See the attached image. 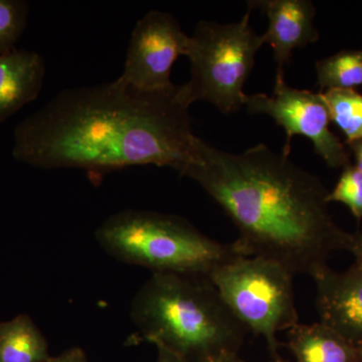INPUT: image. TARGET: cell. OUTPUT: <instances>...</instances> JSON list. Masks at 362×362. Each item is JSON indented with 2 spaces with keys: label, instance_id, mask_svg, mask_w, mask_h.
I'll list each match as a JSON object with an SVG mask.
<instances>
[{
  "label": "cell",
  "instance_id": "obj_22",
  "mask_svg": "<svg viewBox=\"0 0 362 362\" xmlns=\"http://www.w3.org/2000/svg\"><path fill=\"white\" fill-rule=\"evenodd\" d=\"M207 362H247L240 358L238 354H228V356H223L218 357V358L211 359Z\"/></svg>",
  "mask_w": 362,
  "mask_h": 362
},
{
  "label": "cell",
  "instance_id": "obj_10",
  "mask_svg": "<svg viewBox=\"0 0 362 362\" xmlns=\"http://www.w3.org/2000/svg\"><path fill=\"white\" fill-rule=\"evenodd\" d=\"M247 6L252 11L259 9L268 18V30L262 39L273 49L276 76H284V66L294 49L314 44L320 37L314 25L315 7L309 0H259L247 2Z\"/></svg>",
  "mask_w": 362,
  "mask_h": 362
},
{
  "label": "cell",
  "instance_id": "obj_17",
  "mask_svg": "<svg viewBox=\"0 0 362 362\" xmlns=\"http://www.w3.org/2000/svg\"><path fill=\"white\" fill-rule=\"evenodd\" d=\"M328 202L345 204L357 221L362 220V173L356 165L345 166L334 189L328 194Z\"/></svg>",
  "mask_w": 362,
  "mask_h": 362
},
{
  "label": "cell",
  "instance_id": "obj_4",
  "mask_svg": "<svg viewBox=\"0 0 362 362\" xmlns=\"http://www.w3.org/2000/svg\"><path fill=\"white\" fill-rule=\"evenodd\" d=\"M98 244L110 256L152 273L211 275L240 256L235 245L221 244L177 216L127 209L97 228Z\"/></svg>",
  "mask_w": 362,
  "mask_h": 362
},
{
  "label": "cell",
  "instance_id": "obj_8",
  "mask_svg": "<svg viewBox=\"0 0 362 362\" xmlns=\"http://www.w3.org/2000/svg\"><path fill=\"white\" fill-rule=\"evenodd\" d=\"M190 37L175 18L152 11L136 23L121 80L136 89L161 90L175 86L170 80L173 64L187 56Z\"/></svg>",
  "mask_w": 362,
  "mask_h": 362
},
{
  "label": "cell",
  "instance_id": "obj_6",
  "mask_svg": "<svg viewBox=\"0 0 362 362\" xmlns=\"http://www.w3.org/2000/svg\"><path fill=\"white\" fill-rule=\"evenodd\" d=\"M294 276L272 259L239 256L218 267L209 278L233 315L249 332L265 339L276 358L278 333L299 323Z\"/></svg>",
  "mask_w": 362,
  "mask_h": 362
},
{
  "label": "cell",
  "instance_id": "obj_11",
  "mask_svg": "<svg viewBox=\"0 0 362 362\" xmlns=\"http://www.w3.org/2000/svg\"><path fill=\"white\" fill-rule=\"evenodd\" d=\"M45 74V59L37 52L16 49L0 54V122L37 99Z\"/></svg>",
  "mask_w": 362,
  "mask_h": 362
},
{
  "label": "cell",
  "instance_id": "obj_19",
  "mask_svg": "<svg viewBox=\"0 0 362 362\" xmlns=\"http://www.w3.org/2000/svg\"><path fill=\"white\" fill-rule=\"evenodd\" d=\"M156 349L157 352H158L157 362H185L181 357L171 352L170 350L162 346H156Z\"/></svg>",
  "mask_w": 362,
  "mask_h": 362
},
{
  "label": "cell",
  "instance_id": "obj_13",
  "mask_svg": "<svg viewBox=\"0 0 362 362\" xmlns=\"http://www.w3.org/2000/svg\"><path fill=\"white\" fill-rule=\"evenodd\" d=\"M49 343L28 314L0 322V362H47Z\"/></svg>",
  "mask_w": 362,
  "mask_h": 362
},
{
  "label": "cell",
  "instance_id": "obj_5",
  "mask_svg": "<svg viewBox=\"0 0 362 362\" xmlns=\"http://www.w3.org/2000/svg\"><path fill=\"white\" fill-rule=\"evenodd\" d=\"M251 13L249 8L242 20L226 25L199 21L187 54L192 76L182 85L190 104L209 102L226 115L244 107V86L264 45L250 25Z\"/></svg>",
  "mask_w": 362,
  "mask_h": 362
},
{
  "label": "cell",
  "instance_id": "obj_16",
  "mask_svg": "<svg viewBox=\"0 0 362 362\" xmlns=\"http://www.w3.org/2000/svg\"><path fill=\"white\" fill-rule=\"evenodd\" d=\"M28 2L21 0H0V54L16 49L28 16Z\"/></svg>",
  "mask_w": 362,
  "mask_h": 362
},
{
  "label": "cell",
  "instance_id": "obj_9",
  "mask_svg": "<svg viewBox=\"0 0 362 362\" xmlns=\"http://www.w3.org/2000/svg\"><path fill=\"white\" fill-rule=\"evenodd\" d=\"M316 286V308L324 325L362 351V266L344 272L325 266L311 277Z\"/></svg>",
  "mask_w": 362,
  "mask_h": 362
},
{
  "label": "cell",
  "instance_id": "obj_7",
  "mask_svg": "<svg viewBox=\"0 0 362 362\" xmlns=\"http://www.w3.org/2000/svg\"><path fill=\"white\" fill-rule=\"evenodd\" d=\"M244 106L252 115L270 116L284 128L287 140L283 153L290 156L293 136L308 138L314 150L333 168L349 165V153L344 144L329 129V111L322 93L298 90L285 82L284 76H276L273 95H247Z\"/></svg>",
  "mask_w": 362,
  "mask_h": 362
},
{
  "label": "cell",
  "instance_id": "obj_20",
  "mask_svg": "<svg viewBox=\"0 0 362 362\" xmlns=\"http://www.w3.org/2000/svg\"><path fill=\"white\" fill-rule=\"evenodd\" d=\"M349 148L356 156V166L362 173V138L361 139L354 140V141L347 143Z\"/></svg>",
  "mask_w": 362,
  "mask_h": 362
},
{
  "label": "cell",
  "instance_id": "obj_1",
  "mask_svg": "<svg viewBox=\"0 0 362 362\" xmlns=\"http://www.w3.org/2000/svg\"><path fill=\"white\" fill-rule=\"evenodd\" d=\"M182 85L142 90L120 78L59 93L14 130L13 156L44 169L104 175L187 163L197 136Z\"/></svg>",
  "mask_w": 362,
  "mask_h": 362
},
{
  "label": "cell",
  "instance_id": "obj_15",
  "mask_svg": "<svg viewBox=\"0 0 362 362\" xmlns=\"http://www.w3.org/2000/svg\"><path fill=\"white\" fill-rule=\"evenodd\" d=\"M331 121L337 124L347 142L362 138V95L354 90H327L322 93Z\"/></svg>",
  "mask_w": 362,
  "mask_h": 362
},
{
  "label": "cell",
  "instance_id": "obj_21",
  "mask_svg": "<svg viewBox=\"0 0 362 362\" xmlns=\"http://www.w3.org/2000/svg\"><path fill=\"white\" fill-rule=\"evenodd\" d=\"M351 254L356 258V262L362 266V230L354 233V245Z\"/></svg>",
  "mask_w": 362,
  "mask_h": 362
},
{
  "label": "cell",
  "instance_id": "obj_18",
  "mask_svg": "<svg viewBox=\"0 0 362 362\" xmlns=\"http://www.w3.org/2000/svg\"><path fill=\"white\" fill-rule=\"evenodd\" d=\"M47 362H90L86 356L84 350L81 347H71V349L62 352L59 356L51 357Z\"/></svg>",
  "mask_w": 362,
  "mask_h": 362
},
{
  "label": "cell",
  "instance_id": "obj_3",
  "mask_svg": "<svg viewBox=\"0 0 362 362\" xmlns=\"http://www.w3.org/2000/svg\"><path fill=\"white\" fill-rule=\"evenodd\" d=\"M143 340L185 362L238 354L249 331L228 309L207 276L152 273L131 305Z\"/></svg>",
  "mask_w": 362,
  "mask_h": 362
},
{
  "label": "cell",
  "instance_id": "obj_23",
  "mask_svg": "<svg viewBox=\"0 0 362 362\" xmlns=\"http://www.w3.org/2000/svg\"><path fill=\"white\" fill-rule=\"evenodd\" d=\"M271 362H288L286 361H283V359H281L280 357H276V358H273V361Z\"/></svg>",
  "mask_w": 362,
  "mask_h": 362
},
{
  "label": "cell",
  "instance_id": "obj_12",
  "mask_svg": "<svg viewBox=\"0 0 362 362\" xmlns=\"http://www.w3.org/2000/svg\"><path fill=\"white\" fill-rule=\"evenodd\" d=\"M288 347L296 362H362V351L321 322L288 330Z\"/></svg>",
  "mask_w": 362,
  "mask_h": 362
},
{
  "label": "cell",
  "instance_id": "obj_14",
  "mask_svg": "<svg viewBox=\"0 0 362 362\" xmlns=\"http://www.w3.org/2000/svg\"><path fill=\"white\" fill-rule=\"evenodd\" d=\"M315 68L321 90H354L362 85V51L338 52L317 62Z\"/></svg>",
  "mask_w": 362,
  "mask_h": 362
},
{
  "label": "cell",
  "instance_id": "obj_2",
  "mask_svg": "<svg viewBox=\"0 0 362 362\" xmlns=\"http://www.w3.org/2000/svg\"><path fill=\"white\" fill-rule=\"evenodd\" d=\"M289 156L265 144L230 153L197 137L176 171L199 183L232 220L240 256L272 259L312 277L333 252H351L354 233L333 220L321 180Z\"/></svg>",
  "mask_w": 362,
  "mask_h": 362
}]
</instances>
